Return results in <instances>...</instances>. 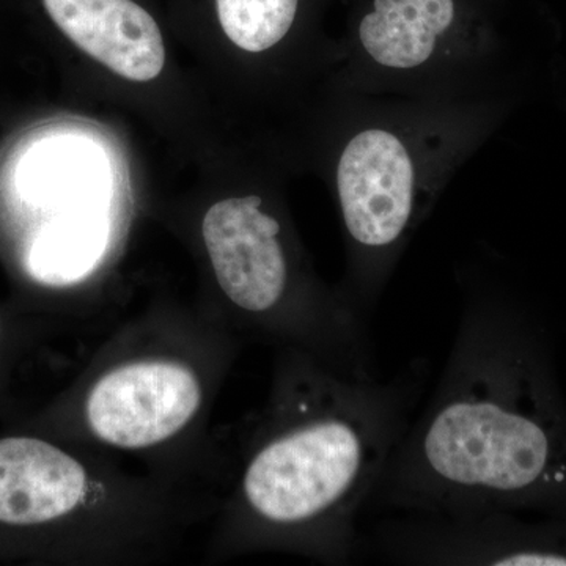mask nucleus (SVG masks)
I'll use <instances>...</instances> for the list:
<instances>
[{"mask_svg": "<svg viewBox=\"0 0 566 566\" xmlns=\"http://www.w3.org/2000/svg\"><path fill=\"white\" fill-rule=\"evenodd\" d=\"M300 0H216L226 35L243 51L264 52L285 39Z\"/></svg>", "mask_w": 566, "mask_h": 566, "instance_id": "obj_11", "label": "nucleus"}, {"mask_svg": "<svg viewBox=\"0 0 566 566\" xmlns=\"http://www.w3.org/2000/svg\"><path fill=\"white\" fill-rule=\"evenodd\" d=\"M51 142L29 153L18 181L22 200L54 214L40 227L109 226L99 208L106 186L99 156L76 140Z\"/></svg>", "mask_w": 566, "mask_h": 566, "instance_id": "obj_9", "label": "nucleus"}, {"mask_svg": "<svg viewBox=\"0 0 566 566\" xmlns=\"http://www.w3.org/2000/svg\"><path fill=\"white\" fill-rule=\"evenodd\" d=\"M199 381L185 365L150 360L102 378L87 401V419L109 444L140 449L178 433L199 409Z\"/></svg>", "mask_w": 566, "mask_h": 566, "instance_id": "obj_6", "label": "nucleus"}, {"mask_svg": "<svg viewBox=\"0 0 566 566\" xmlns=\"http://www.w3.org/2000/svg\"><path fill=\"white\" fill-rule=\"evenodd\" d=\"M535 509L566 513V409L532 319L475 285L365 515Z\"/></svg>", "mask_w": 566, "mask_h": 566, "instance_id": "obj_1", "label": "nucleus"}, {"mask_svg": "<svg viewBox=\"0 0 566 566\" xmlns=\"http://www.w3.org/2000/svg\"><path fill=\"white\" fill-rule=\"evenodd\" d=\"M84 468L57 447L32 438L0 441V523L57 520L82 501Z\"/></svg>", "mask_w": 566, "mask_h": 566, "instance_id": "obj_8", "label": "nucleus"}, {"mask_svg": "<svg viewBox=\"0 0 566 566\" xmlns=\"http://www.w3.org/2000/svg\"><path fill=\"white\" fill-rule=\"evenodd\" d=\"M77 48L125 80H155L166 62L158 24L133 0H43Z\"/></svg>", "mask_w": 566, "mask_h": 566, "instance_id": "obj_7", "label": "nucleus"}, {"mask_svg": "<svg viewBox=\"0 0 566 566\" xmlns=\"http://www.w3.org/2000/svg\"><path fill=\"white\" fill-rule=\"evenodd\" d=\"M202 233L223 294L245 314H277L289 297V255L281 222L263 210L262 197H233L212 205Z\"/></svg>", "mask_w": 566, "mask_h": 566, "instance_id": "obj_5", "label": "nucleus"}, {"mask_svg": "<svg viewBox=\"0 0 566 566\" xmlns=\"http://www.w3.org/2000/svg\"><path fill=\"white\" fill-rule=\"evenodd\" d=\"M430 376L424 357L385 381L333 368L312 375L296 419L274 431L245 468L243 493L253 515L275 528H308L329 560L354 564L365 506Z\"/></svg>", "mask_w": 566, "mask_h": 566, "instance_id": "obj_2", "label": "nucleus"}, {"mask_svg": "<svg viewBox=\"0 0 566 566\" xmlns=\"http://www.w3.org/2000/svg\"><path fill=\"white\" fill-rule=\"evenodd\" d=\"M337 193L352 245V297L368 318L398 252L419 221L417 164L386 128L354 134L337 164Z\"/></svg>", "mask_w": 566, "mask_h": 566, "instance_id": "obj_3", "label": "nucleus"}, {"mask_svg": "<svg viewBox=\"0 0 566 566\" xmlns=\"http://www.w3.org/2000/svg\"><path fill=\"white\" fill-rule=\"evenodd\" d=\"M516 512H405L360 528L357 558L417 566H566V521L526 523Z\"/></svg>", "mask_w": 566, "mask_h": 566, "instance_id": "obj_4", "label": "nucleus"}, {"mask_svg": "<svg viewBox=\"0 0 566 566\" xmlns=\"http://www.w3.org/2000/svg\"><path fill=\"white\" fill-rule=\"evenodd\" d=\"M455 14V0H374L360 21V44L379 66L419 69L433 57Z\"/></svg>", "mask_w": 566, "mask_h": 566, "instance_id": "obj_10", "label": "nucleus"}]
</instances>
